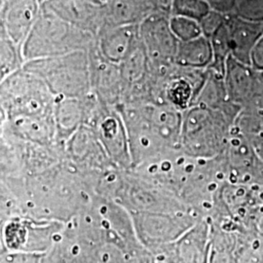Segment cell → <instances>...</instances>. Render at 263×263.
<instances>
[{
  "instance_id": "cell-1",
  "label": "cell",
  "mask_w": 263,
  "mask_h": 263,
  "mask_svg": "<svg viewBox=\"0 0 263 263\" xmlns=\"http://www.w3.org/2000/svg\"><path fill=\"white\" fill-rule=\"evenodd\" d=\"M96 41L90 32L76 28L42 9L24 46L25 62L88 52Z\"/></svg>"
},
{
  "instance_id": "cell-2",
  "label": "cell",
  "mask_w": 263,
  "mask_h": 263,
  "mask_svg": "<svg viewBox=\"0 0 263 263\" xmlns=\"http://www.w3.org/2000/svg\"><path fill=\"white\" fill-rule=\"evenodd\" d=\"M24 69L41 78L55 97L82 99L92 93L88 52L29 61Z\"/></svg>"
},
{
  "instance_id": "cell-3",
  "label": "cell",
  "mask_w": 263,
  "mask_h": 263,
  "mask_svg": "<svg viewBox=\"0 0 263 263\" xmlns=\"http://www.w3.org/2000/svg\"><path fill=\"white\" fill-rule=\"evenodd\" d=\"M55 104L56 97L45 82L24 68L1 81V110L4 116L55 118Z\"/></svg>"
},
{
  "instance_id": "cell-4",
  "label": "cell",
  "mask_w": 263,
  "mask_h": 263,
  "mask_svg": "<svg viewBox=\"0 0 263 263\" xmlns=\"http://www.w3.org/2000/svg\"><path fill=\"white\" fill-rule=\"evenodd\" d=\"M139 36L148 57L152 73L167 76L175 66L179 46L170 26V17L153 14L139 25Z\"/></svg>"
},
{
  "instance_id": "cell-5",
  "label": "cell",
  "mask_w": 263,
  "mask_h": 263,
  "mask_svg": "<svg viewBox=\"0 0 263 263\" xmlns=\"http://www.w3.org/2000/svg\"><path fill=\"white\" fill-rule=\"evenodd\" d=\"M92 93L104 104L117 107L121 104L123 81L119 65L106 60L95 41L88 51Z\"/></svg>"
},
{
  "instance_id": "cell-6",
  "label": "cell",
  "mask_w": 263,
  "mask_h": 263,
  "mask_svg": "<svg viewBox=\"0 0 263 263\" xmlns=\"http://www.w3.org/2000/svg\"><path fill=\"white\" fill-rule=\"evenodd\" d=\"M0 28L23 49L41 12L38 0H0Z\"/></svg>"
},
{
  "instance_id": "cell-7",
  "label": "cell",
  "mask_w": 263,
  "mask_h": 263,
  "mask_svg": "<svg viewBox=\"0 0 263 263\" xmlns=\"http://www.w3.org/2000/svg\"><path fill=\"white\" fill-rule=\"evenodd\" d=\"M41 7L69 25L90 32L95 37L104 27L102 6L79 0H49L41 4Z\"/></svg>"
},
{
  "instance_id": "cell-8",
  "label": "cell",
  "mask_w": 263,
  "mask_h": 263,
  "mask_svg": "<svg viewBox=\"0 0 263 263\" xmlns=\"http://www.w3.org/2000/svg\"><path fill=\"white\" fill-rule=\"evenodd\" d=\"M226 28L231 48V56L251 66V56L255 44L263 35V24L242 19L236 15L227 16Z\"/></svg>"
},
{
  "instance_id": "cell-9",
  "label": "cell",
  "mask_w": 263,
  "mask_h": 263,
  "mask_svg": "<svg viewBox=\"0 0 263 263\" xmlns=\"http://www.w3.org/2000/svg\"><path fill=\"white\" fill-rule=\"evenodd\" d=\"M139 39V26H123L103 29L97 35L96 43L106 60L120 65Z\"/></svg>"
},
{
  "instance_id": "cell-10",
  "label": "cell",
  "mask_w": 263,
  "mask_h": 263,
  "mask_svg": "<svg viewBox=\"0 0 263 263\" xmlns=\"http://www.w3.org/2000/svg\"><path fill=\"white\" fill-rule=\"evenodd\" d=\"M101 6L104 16L103 29L139 26L143 20L151 16L142 0H105Z\"/></svg>"
},
{
  "instance_id": "cell-11",
  "label": "cell",
  "mask_w": 263,
  "mask_h": 263,
  "mask_svg": "<svg viewBox=\"0 0 263 263\" xmlns=\"http://www.w3.org/2000/svg\"><path fill=\"white\" fill-rule=\"evenodd\" d=\"M214 62V52L211 40L204 35L200 37L179 41L175 64L180 67L208 69Z\"/></svg>"
},
{
  "instance_id": "cell-12",
  "label": "cell",
  "mask_w": 263,
  "mask_h": 263,
  "mask_svg": "<svg viewBox=\"0 0 263 263\" xmlns=\"http://www.w3.org/2000/svg\"><path fill=\"white\" fill-rule=\"evenodd\" d=\"M119 66L122 76L123 95L132 88L145 83L151 78V64L141 39Z\"/></svg>"
},
{
  "instance_id": "cell-13",
  "label": "cell",
  "mask_w": 263,
  "mask_h": 263,
  "mask_svg": "<svg viewBox=\"0 0 263 263\" xmlns=\"http://www.w3.org/2000/svg\"><path fill=\"white\" fill-rule=\"evenodd\" d=\"M23 49L16 44L4 28H0V76L1 81L24 68Z\"/></svg>"
},
{
  "instance_id": "cell-14",
  "label": "cell",
  "mask_w": 263,
  "mask_h": 263,
  "mask_svg": "<svg viewBox=\"0 0 263 263\" xmlns=\"http://www.w3.org/2000/svg\"><path fill=\"white\" fill-rule=\"evenodd\" d=\"M211 10L205 0H175L171 17L180 16L200 22Z\"/></svg>"
},
{
  "instance_id": "cell-15",
  "label": "cell",
  "mask_w": 263,
  "mask_h": 263,
  "mask_svg": "<svg viewBox=\"0 0 263 263\" xmlns=\"http://www.w3.org/2000/svg\"><path fill=\"white\" fill-rule=\"evenodd\" d=\"M170 26L179 41H188L203 35L199 22L189 18L172 16L170 17Z\"/></svg>"
},
{
  "instance_id": "cell-16",
  "label": "cell",
  "mask_w": 263,
  "mask_h": 263,
  "mask_svg": "<svg viewBox=\"0 0 263 263\" xmlns=\"http://www.w3.org/2000/svg\"><path fill=\"white\" fill-rule=\"evenodd\" d=\"M235 15L247 21L263 24V0H239Z\"/></svg>"
},
{
  "instance_id": "cell-17",
  "label": "cell",
  "mask_w": 263,
  "mask_h": 263,
  "mask_svg": "<svg viewBox=\"0 0 263 263\" xmlns=\"http://www.w3.org/2000/svg\"><path fill=\"white\" fill-rule=\"evenodd\" d=\"M226 17L227 16L221 13L211 10L207 15L199 22L203 35L211 39L216 31L224 25Z\"/></svg>"
},
{
  "instance_id": "cell-18",
  "label": "cell",
  "mask_w": 263,
  "mask_h": 263,
  "mask_svg": "<svg viewBox=\"0 0 263 263\" xmlns=\"http://www.w3.org/2000/svg\"><path fill=\"white\" fill-rule=\"evenodd\" d=\"M175 0H142L149 14H161L171 17L172 6Z\"/></svg>"
},
{
  "instance_id": "cell-19",
  "label": "cell",
  "mask_w": 263,
  "mask_h": 263,
  "mask_svg": "<svg viewBox=\"0 0 263 263\" xmlns=\"http://www.w3.org/2000/svg\"><path fill=\"white\" fill-rule=\"evenodd\" d=\"M211 9L221 13L226 16L235 15L239 0H205Z\"/></svg>"
},
{
  "instance_id": "cell-20",
  "label": "cell",
  "mask_w": 263,
  "mask_h": 263,
  "mask_svg": "<svg viewBox=\"0 0 263 263\" xmlns=\"http://www.w3.org/2000/svg\"><path fill=\"white\" fill-rule=\"evenodd\" d=\"M251 66L255 69L263 70V35L257 41L252 52Z\"/></svg>"
},
{
  "instance_id": "cell-21",
  "label": "cell",
  "mask_w": 263,
  "mask_h": 263,
  "mask_svg": "<svg viewBox=\"0 0 263 263\" xmlns=\"http://www.w3.org/2000/svg\"><path fill=\"white\" fill-rule=\"evenodd\" d=\"M82 1L85 3H89V4H93V5H97V6H101L104 3L105 0H79Z\"/></svg>"
},
{
  "instance_id": "cell-22",
  "label": "cell",
  "mask_w": 263,
  "mask_h": 263,
  "mask_svg": "<svg viewBox=\"0 0 263 263\" xmlns=\"http://www.w3.org/2000/svg\"><path fill=\"white\" fill-rule=\"evenodd\" d=\"M38 1H39L41 4H43V3H45L46 1H49V0H38Z\"/></svg>"
}]
</instances>
